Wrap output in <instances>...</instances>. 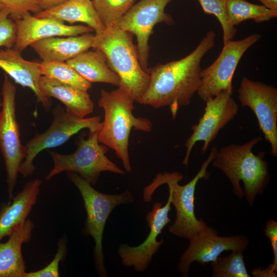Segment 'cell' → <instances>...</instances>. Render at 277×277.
Returning a JSON list of instances; mask_svg holds the SVG:
<instances>
[{
    "instance_id": "15",
    "label": "cell",
    "mask_w": 277,
    "mask_h": 277,
    "mask_svg": "<svg viewBox=\"0 0 277 277\" xmlns=\"http://www.w3.org/2000/svg\"><path fill=\"white\" fill-rule=\"evenodd\" d=\"M171 205L170 195L164 206L161 202L154 203L152 210L146 216L150 230L141 244L130 246L123 243L119 246L117 253L124 266L132 267L136 272H143L148 268L153 255L164 242L163 240L158 241L156 239L163 228L171 222L169 217Z\"/></svg>"
},
{
    "instance_id": "14",
    "label": "cell",
    "mask_w": 277,
    "mask_h": 277,
    "mask_svg": "<svg viewBox=\"0 0 277 277\" xmlns=\"http://www.w3.org/2000/svg\"><path fill=\"white\" fill-rule=\"evenodd\" d=\"M189 241V246L177 265L183 277L189 276L190 266L193 262L204 265L214 262L224 251L243 252L249 244L244 235L221 236L215 229L207 225Z\"/></svg>"
},
{
    "instance_id": "34",
    "label": "cell",
    "mask_w": 277,
    "mask_h": 277,
    "mask_svg": "<svg viewBox=\"0 0 277 277\" xmlns=\"http://www.w3.org/2000/svg\"><path fill=\"white\" fill-rule=\"evenodd\" d=\"M67 0H39V5L42 10L54 7L62 4Z\"/></svg>"
},
{
    "instance_id": "21",
    "label": "cell",
    "mask_w": 277,
    "mask_h": 277,
    "mask_svg": "<svg viewBox=\"0 0 277 277\" xmlns=\"http://www.w3.org/2000/svg\"><path fill=\"white\" fill-rule=\"evenodd\" d=\"M39 87L46 96L55 98L62 102L66 111L71 115L83 118L93 111L94 104L86 91L42 75Z\"/></svg>"
},
{
    "instance_id": "13",
    "label": "cell",
    "mask_w": 277,
    "mask_h": 277,
    "mask_svg": "<svg viewBox=\"0 0 277 277\" xmlns=\"http://www.w3.org/2000/svg\"><path fill=\"white\" fill-rule=\"evenodd\" d=\"M232 93V88H228L205 101L204 113L197 124L192 126V133L185 142L187 149L183 165L188 166L190 153L197 142L203 141L201 151L205 153L219 131L237 114L239 106Z\"/></svg>"
},
{
    "instance_id": "38",
    "label": "cell",
    "mask_w": 277,
    "mask_h": 277,
    "mask_svg": "<svg viewBox=\"0 0 277 277\" xmlns=\"http://www.w3.org/2000/svg\"><path fill=\"white\" fill-rule=\"evenodd\" d=\"M140 1H141V0H140Z\"/></svg>"
},
{
    "instance_id": "2",
    "label": "cell",
    "mask_w": 277,
    "mask_h": 277,
    "mask_svg": "<svg viewBox=\"0 0 277 277\" xmlns=\"http://www.w3.org/2000/svg\"><path fill=\"white\" fill-rule=\"evenodd\" d=\"M262 140L258 136L242 145L223 147L211 163L229 179L233 194L240 199L245 196L250 206L258 195L263 193L270 177L265 152H252L253 147Z\"/></svg>"
},
{
    "instance_id": "32",
    "label": "cell",
    "mask_w": 277,
    "mask_h": 277,
    "mask_svg": "<svg viewBox=\"0 0 277 277\" xmlns=\"http://www.w3.org/2000/svg\"><path fill=\"white\" fill-rule=\"evenodd\" d=\"M264 230L270 240L273 254L272 263L277 270V222L273 219H269L266 222Z\"/></svg>"
},
{
    "instance_id": "8",
    "label": "cell",
    "mask_w": 277,
    "mask_h": 277,
    "mask_svg": "<svg viewBox=\"0 0 277 277\" xmlns=\"http://www.w3.org/2000/svg\"><path fill=\"white\" fill-rule=\"evenodd\" d=\"M16 88L5 74L2 86L0 111V150L6 171L8 192L11 201L19 169L24 160L27 149L20 140L19 126L16 120L15 97Z\"/></svg>"
},
{
    "instance_id": "1",
    "label": "cell",
    "mask_w": 277,
    "mask_h": 277,
    "mask_svg": "<svg viewBox=\"0 0 277 277\" xmlns=\"http://www.w3.org/2000/svg\"><path fill=\"white\" fill-rule=\"evenodd\" d=\"M215 33L208 31L186 56L148 68V89L138 102L154 108L169 107L173 119L179 109L189 105L201 83V61L215 45Z\"/></svg>"
},
{
    "instance_id": "25",
    "label": "cell",
    "mask_w": 277,
    "mask_h": 277,
    "mask_svg": "<svg viewBox=\"0 0 277 277\" xmlns=\"http://www.w3.org/2000/svg\"><path fill=\"white\" fill-rule=\"evenodd\" d=\"M39 67L42 76L86 91L92 87L91 83L83 78L66 62L42 61L39 63Z\"/></svg>"
},
{
    "instance_id": "35",
    "label": "cell",
    "mask_w": 277,
    "mask_h": 277,
    "mask_svg": "<svg viewBox=\"0 0 277 277\" xmlns=\"http://www.w3.org/2000/svg\"><path fill=\"white\" fill-rule=\"evenodd\" d=\"M262 3V5L264 6L269 9L277 11V0H256Z\"/></svg>"
},
{
    "instance_id": "30",
    "label": "cell",
    "mask_w": 277,
    "mask_h": 277,
    "mask_svg": "<svg viewBox=\"0 0 277 277\" xmlns=\"http://www.w3.org/2000/svg\"><path fill=\"white\" fill-rule=\"evenodd\" d=\"M9 15L8 9H0V48H13L16 42V25Z\"/></svg>"
},
{
    "instance_id": "9",
    "label": "cell",
    "mask_w": 277,
    "mask_h": 277,
    "mask_svg": "<svg viewBox=\"0 0 277 277\" xmlns=\"http://www.w3.org/2000/svg\"><path fill=\"white\" fill-rule=\"evenodd\" d=\"M52 114L53 119L49 128L43 133L34 135L25 145L27 154L19 169V173L24 177L35 170L33 161L42 150L62 145L82 129L98 132L102 126L98 115L89 118L74 116L59 105L52 109Z\"/></svg>"
},
{
    "instance_id": "4",
    "label": "cell",
    "mask_w": 277,
    "mask_h": 277,
    "mask_svg": "<svg viewBox=\"0 0 277 277\" xmlns=\"http://www.w3.org/2000/svg\"><path fill=\"white\" fill-rule=\"evenodd\" d=\"M92 47L104 52L109 66L120 78V86L138 102L148 89L150 76L140 64L132 34L114 26L94 35Z\"/></svg>"
},
{
    "instance_id": "18",
    "label": "cell",
    "mask_w": 277,
    "mask_h": 277,
    "mask_svg": "<svg viewBox=\"0 0 277 277\" xmlns=\"http://www.w3.org/2000/svg\"><path fill=\"white\" fill-rule=\"evenodd\" d=\"M42 181L35 179L28 182L23 190L7 204L0 209V242L9 236L27 219L36 203Z\"/></svg>"
},
{
    "instance_id": "37",
    "label": "cell",
    "mask_w": 277,
    "mask_h": 277,
    "mask_svg": "<svg viewBox=\"0 0 277 277\" xmlns=\"http://www.w3.org/2000/svg\"><path fill=\"white\" fill-rule=\"evenodd\" d=\"M2 8H4L3 6L1 4H0V9H1Z\"/></svg>"
},
{
    "instance_id": "19",
    "label": "cell",
    "mask_w": 277,
    "mask_h": 277,
    "mask_svg": "<svg viewBox=\"0 0 277 277\" xmlns=\"http://www.w3.org/2000/svg\"><path fill=\"white\" fill-rule=\"evenodd\" d=\"M94 35L51 37L32 43L30 46L43 61L66 62L92 47Z\"/></svg>"
},
{
    "instance_id": "33",
    "label": "cell",
    "mask_w": 277,
    "mask_h": 277,
    "mask_svg": "<svg viewBox=\"0 0 277 277\" xmlns=\"http://www.w3.org/2000/svg\"><path fill=\"white\" fill-rule=\"evenodd\" d=\"M276 272L277 270L271 263L265 269H262L261 267L254 269L251 274L254 277H276Z\"/></svg>"
},
{
    "instance_id": "6",
    "label": "cell",
    "mask_w": 277,
    "mask_h": 277,
    "mask_svg": "<svg viewBox=\"0 0 277 277\" xmlns=\"http://www.w3.org/2000/svg\"><path fill=\"white\" fill-rule=\"evenodd\" d=\"M218 150L213 146L209 155L202 163L200 170L195 176L188 183L180 185L183 175L179 172L158 173L155 180L159 185L166 184L169 188V195L171 204L176 211V217L173 223L168 228L173 235L188 239L195 236L207 225L202 219L197 220L194 212V194L196 186L201 179H208L210 173L207 167L216 157Z\"/></svg>"
},
{
    "instance_id": "5",
    "label": "cell",
    "mask_w": 277,
    "mask_h": 277,
    "mask_svg": "<svg viewBox=\"0 0 277 277\" xmlns=\"http://www.w3.org/2000/svg\"><path fill=\"white\" fill-rule=\"evenodd\" d=\"M66 173L68 179L79 190L84 201L87 217L82 233L85 236H91L94 240L93 258L95 270L100 276L107 277L108 274L103 250V236L106 221L116 207L134 202V197L128 190L116 194L100 192L77 173Z\"/></svg>"
},
{
    "instance_id": "29",
    "label": "cell",
    "mask_w": 277,
    "mask_h": 277,
    "mask_svg": "<svg viewBox=\"0 0 277 277\" xmlns=\"http://www.w3.org/2000/svg\"><path fill=\"white\" fill-rule=\"evenodd\" d=\"M67 236L64 234L57 243V249L52 261L42 269L26 272L24 277H58L60 263L63 262L67 252Z\"/></svg>"
},
{
    "instance_id": "26",
    "label": "cell",
    "mask_w": 277,
    "mask_h": 277,
    "mask_svg": "<svg viewBox=\"0 0 277 277\" xmlns=\"http://www.w3.org/2000/svg\"><path fill=\"white\" fill-rule=\"evenodd\" d=\"M135 0H93V6L106 29L116 26Z\"/></svg>"
},
{
    "instance_id": "12",
    "label": "cell",
    "mask_w": 277,
    "mask_h": 277,
    "mask_svg": "<svg viewBox=\"0 0 277 277\" xmlns=\"http://www.w3.org/2000/svg\"><path fill=\"white\" fill-rule=\"evenodd\" d=\"M243 107H248L255 115L260 129L270 145V153L277 156V89L259 81L243 77L238 90Z\"/></svg>"
},
{
    "instance_id": "7",
    "label": "cell",
    "mask_w": 277,
    "mask_h": 277,
    "mask_svg": "<svg viewBox=\"0 0 277 277\" xmlns=\"http://www.w3.org/2000/svg\"><path fill=\"white\" fill-rule=\"evenodd\" d=\"M108 147L100 144L97 131L89 132L87 138L80 137L76 150L69 154L49 151L53 167L46 176L49 181L63 172H73L95 185L104 171L124 174V171L106 156Z\"/></svg>"
},
{
    "instance_id": "16",
    "label": "cell",
    "mask_w": 277,
    "mask_h": 277,
    "mask_svg": "<svg viewBox=\"0 0 277 277\" xmlns=\"http://www.w3.org/2000/svg\"><path fill=\"white\" fill-rule=\"evenodd\" d=\"M14 21L17 31L13 48L21 52L32 43L44 38L76 36L93 31L88 26L67 25L57 19L37 17L30 12H26L22 18Z\"/></svg>"
},
{
    "instance_id": "27",
    "label": "cell",
    "mask_w": 277,
    "mask_h": 277,
    "mask_svg": "<svg viewBox=\"0 0 277 277\" xmlns=\"http://www.w3.org/2000/svg\"><path fill=\"white\" fill-rule=\"evenodd\" d=\"M212 277H249L244 262L243 252L232 251L226 256H219L212 262Z\"/></svg>"
},
{
    "instance_id": "24",
    "label": "cell",
    "mask_w": 277,
    "mask_h": 277,
    "mask_svg": "<svg viewBox=\"0 0 277 277\" xmlns=\"http://www.w3.org/2000/svg\"><path fill=\"white\" fill-rule=\"evenodd\" d=\"M226 13L229 24L233 26L252 19L256 23L267 22L277 16V11L246 0H226Z\"/></svg>"
},
{
    "instance_id": "23",
    "label": "cell",
    "mask_w": 277,
    "mask_h": 277,
    "mask_svg": "<svg viewBox=\"0 0 277 277\" xmlns=\"http://www.w3.org/2000/svg\"><path fill=\"white\" fill-rule=\"evenodd\" d=\"M66 62L90 83L120 85L119 76L110 68L105 54L99 49L83 52Z\"/></svg>"
},
{
    "instance_id": "3",
    "label": "cell",
    "mask_w": 277,
    "mask_h": 277,
    "mask_svg": "<svg viewBox=\"0 0 277 277\" xmlns=\"http://www.w3.org/2000/svg\"><path fill=\"white\" fill-rule=\"evenodd\" d=\"M134 101L131 95L121 86L110 92L101 89L98 101V106L104 111V120L97 132L98 141L115 151L128 172L132 170L128 153L131 129L150 132L152 127L148 118L133 115Z\"/></svg>"
},
{
    "instance_id": "17",
    "label": "cell",
    "mask_w": 277,
    "mask_h": 277,
    "mask_svg": "<svg viewBox=\"0 0 277 277\" xmlns=\"http://www.w3.org/2000/svg\"><path fill=\"white\" fill-rule=\"evenodd\" d=\"M21 52L14 48L0 49V69L16 83L30 88L45 110H50L51 102L39 87L42 76L39 63L25 60Z\"/></svg>"
},
{
    "instance_id": "31",
    "label": "cell",
    "mask_w": 277,
    "mask_h": 277,
    "mask_svg": "<svg viewBox=\"0 0 277 277\" xmlns=\"http://www.w3.org/2000/svg\"><path fill=\"white\" fill-rule=\"evenodd\" d=\"M0 4L8 9L9 17L14 21L22 18L27 12L35 14L42 10L39 0H0Z\"/></svg>"
},
{
    "instance_id": "36",
    "label": "cell",
    "mask_w": 277,
    "mask_h": 277,
    "mask_svg": "<svg viewBox=\"0 0 277 277\" xmlns=\"http://www.w3.org/2000/svg\"><path fill=\"white\" fill-rule=\"evenodd\" d=\"M1 93H0V108L1 107V102H2L1 99Z\"/></svg>"
},
{
    "instance_id": "11",
    "label": "cell",
    "mask_w": 277,
    "mask_h": 277,
    "mask_svg": "<svg viewBox=\"0 0 277 277\" xmlns=\"http://www.w3.org/2000/svg\"><path fill=\"white\" fill-rule=\"evenodd\" d=\"M171 1L141 0L132 6L115 26L136 36L138 61L146 72L148 69V41L154 26L160 23L169 25L174 23L173 18L165 12L166 6Z\"/></svg>"
},
{
    "instance_id": "20",
    "label": "cell",
    "mask_w": 277,
    "mask_h": 277,
    "mask_svg": "<svg viewBox=\"0 0 277 277\" xmlns=\"http://www.w3.org/2000/svg\"><path fill=\"white\" fill-rule=\"evenodd\" d=\"M34 227L33 222L27 219L6 242H0V277H24L26 271L22 248L31 241Z\"/></svg>"
},
{
    "instance_id": "28",
    "label": "cell",
    "mask_w": 277,
    "mask_h": 277,
    "mask_svg": "<svg viewBox=\"0 0 277 277\" xmlns=\"http://www.w3.org/2000/svg\"><path fill=\"white\" fill-rule=\"evenodd\" d=\"M204 12L212 14L219 20L223 31V43L234 37L237 30L231 26L226 13V0H197Z\"/></svg>"
},
{
    "instance_id": "22",
    "label": "cell",
    "mask_w": 277,
    "mask_h": 277,
    "mask_svg": "<svg viewBox=\"0 0 277 277\" xmlns=\"http://www.w3.org/2000/svg\"><path fill=\"white\" fill-rule=\"evenodd\" d=\"M34 15L71 24L83 23L91 27L96 35L103 33L106 30L90 0H67L54 7L42 10Z\"/></svg>"
},
{
    "instance_id": "10",
    "label": "cell",
    "mask_w": 277,
    "mask_h": 277,
    "mask_svg": "<svg viewBox=\"0 0 277 277\" xmlns=\"http://www.w3.org/2000/svg\"><path fill=\"white\" fill-rule=\"evenodd\" d=\"M261 37L252 34L238 41L223 43L222 50L214 62L201 72V83L197 91L199 97L206 101L222 91L232 88V80L242 57Z\"/></svg>"
}]
</instances>
